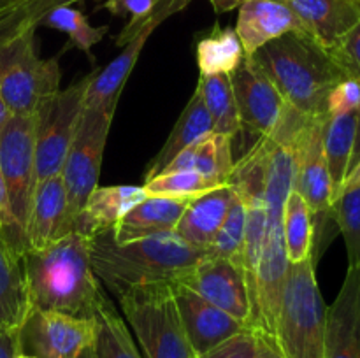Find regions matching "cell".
Instances as JSON below:
<instances>
[{"label": "cell", "mask_w": 360, "mask_h": 358, "mask_svg": "<svg viewBox=\"0 0 360 358\" xmlns=\"http://www.w3.org/2000/svg\"><path fill=\"white\" fill-rule=\"evenodd\" d=\"M355 130H357V112L327 116L323 121V153H326L327 167H329L330 179H333L334 200L343 186L345 178L350 172Z\"/></svg>", "instance_id": "cell-26"}, {"label": "cell", "mask_w": 360, "mask_h": 358, "mask_svg": "<svg viewBox=\"0 0 360 358\" xmlns=\"http://www.w3.org/2000/svg\"><path fill=\"white\" fill-rule=\"evenodd\" d=\"M0 174L14 221L27 237L32 202L37 188L35 114H13L0 133Z\"/></svg>", "instance_id": "cell-9"}, {"label": "cell", "mask_w": 360, "mask_h": 358, "mask_svg": "<svg viewBox=\"0 0 360 358\" xmlns=\"http://www.w3.org/2000/svg\"><path fill=\"white\" fill-rule=\"evenodd\" d=\"M245 49L236 28L214 27L197 42V65L200 76H229L245 62Z\"/></svg>", "instance_id": "cell-27"}, {"label": "cell", "mask_w": 360, "mask_h": 358, "mask_svg": "<svg viewBox=\"0 0 360 358\" xmlns=\"http://www.w3.org/2000/svg\"><path fill=\"white\" fill-rule=\"evenodd\" d=\"M360 107V81L347 77L330 90L327 98V116L357 112Z\"/></svg>", "instance_id": "cell-39"}, {"label": "cell", "mask_w": 360, "mask_h": 358, "mask_svg": "<svg viewBox=\"0 0 360 358\" xmlns=\"http://www.w3.org/2000/svg\"><path fill=\"white\" fill-rule=\"evenodd\" d=\"M246 58L269 76L292 109L313 119L327 118L330 90L347 79L334 56L302 32H288Z\"/></svg>", "instance_id": "cell-3"}, {"label": "cell", "mask_w": 360, "mask_h": 358, "mask_svg": "<svg viewBox=\"0 0 360 358\" xmlns=\"http://www.w3.org/2000/svg\"><path fill=\"white\" fill-rule=\"evenodd\" d=\"M39 27L55 28L69 35V44L67 48H76L81 53L90 56L91 48L102 41L108 35L109 27H94L88 21V18L79 9H74L72 6H62L49 11L41 20Z\"/></svg>", "instance_id": "cell-31"}, {"label": "cell", "mask_w": 360, "mask_h": 358, "mask_svg": "<svg viewBox=\"0 0 360 358\" xmlns=\"http://www.w3.org/2000/svg\"><path fill=\"white\" fill-rule=\"evenodd\" d=\"M190 200L192 199L146 197L112 227V237L118 242H127L174 232Z\"/></svg>", "instance_id": "cell-22"}, {"label": "cell", "mask_w": 360, "mask_h": 358, "mask_svg": "<svg viewBox=\"0 0 360 358\" xmlns=\"http://www.w3.org/2000/svg\"><path fill=\"white\" fill-rule=\"evenodd\" d=\"M0 237L6 239L7 244H9L18 255L23 256L25 251L28 249L27 237H25L21 228L16 225V221H14L13 214H11L9 211V204H7V193H6V186H4L2 174H0Z\"/></svg>", "instance_id": "cell-40"}, {"label": "cell", "mask_w": 360, "mask_h": 358, "mask_svg": "<svg viewBox=\"0 0 360 358\" xmlns=\"http://www.w3.org/2000/svg\"><path fill=\"white\" fill-rule=\"evenodd\" d=\"M264 339L259 330L246 326L199 358H260Z\"/></svg>", "instance_id": "cell-37"}, {"label": "cell", "mask_w": 360, "mask_h": 358, "mask_svg": "<svg viewBox=\"0 0 360 358\" xmlns=\"http://www.w3.org/2000/svg\"><path fill=\"white\" fill-rule=\"evenodd\" d=\"M95 358H141L129 325L120 316L111 300L95 314Z\"/></svg>", "instance_id": "cell-29"}, {"label": "cell", "mask_w": 360, "mask_h": 358, "mask_svg": "<svg viewBox=\"0 0 360 358\" xmlns=\"http://www.w3.org/2000/svg\"><path fill=\"white\" fill-rule=\"evenodd\" d=\"M285 4L306 34L333 51L360 21V0H278Z\"/></svg>", "instance_id": "cell-18"}, {"label": "cell", "mask_w": 360, "mask_h": 358, "mask_svg": "<svg viewBox=\"0 0 360 358\" xmlns=\"http://www.w3.org/2000/svg\"><path fill=\"white\" fill-rule=\"evenodd\" d=\"M357 186H360V160L354 165V167L350 168V172L347 174V178H345V183H343V186H341L338 197H340L343 192H347V190L357 188ZM338 197H336V199H338Z\"/></svg>", "instance_id": "cell-42"}, {"label": "cell", "mask_w": 360, "mask_h": 358, "mask_svg": "<svg viewBox=\"0 0 360 358\" xmlns=\"http://www.w3.org/2000/svg\"><path fill=\"white\" fill-rule=\"evenodd\" d=\"M81 358H95V353H94V347H90V350L86 351V353L83 354V357Z\"/></svg>", "instance_id": "cell-48"}, {"label": "cell", "mask_w": 360, "mask_h": 358, "mask_svg": "<svg viewBox=\"0 0 360 358\" xmlns=\"http://www.w3.org/2000/svg\"><path fill=\"white\" fill-rule=\"evenodd\" d=\"M236 105H238L241 130H246L257 140L269 137L280 126L290 105L285 102L276 84L250 58L229 74Z\"/></svg>", "instance_id": "cell-13"}, {"label": "cell", "mask_w": 360, "mask_h": 358, "mask_svg": "<svg viewBox=\"0 0 360 358\" xmlns=\"http://www.w3.org/2000/svg\"><path fill=\"white\" fill-rule=\"evenodd\" d=\"M227 185V183H225ZM148 197H174V199H195L202 193L218 188L217 183L192 171H167L144 181Z\"/></svg>", "instance_id": "cell-34"}, {"label": "cell", "mask_w": 360, "mask_h": 358, "mask_svg": "<svg viewBox=\"0 0 360 358\" xmlns=\"http://www.w3.org/2000/svg\"><path fill=\"white\" fill-rule=\"evenodd\" d=\"M115 111L112 107H84L77 132L63 161L60 175L65 183L74 220L83 209L88 195L98 186L102 158Z\"/></svg>", "instance_id": "cell-10"}, {"label": "cell", "mask_w": 360, "mask_h": 358, "mask_svg": "<svg viewBox=\"0 0 360 358\" xmlns=\"http://www.w3.org/2000/svg\"><path fill=\"white\" fill-rule=\"evenodd\" d=\"M14 2H18V0H0V11L6 9V7H9L11 4H14Z\"/></svg>", "instance_id": "cell-47"}, {"label": "cell", "mask_w": 360, "mask_h": 358, "mask_svg": "<svg viewBox=\"0 0 360 358\" xmlns=\"http://www.w3.org/2000/svg\"><path fill=\"white\" fill-rule=\"evenodd\" d=\"M323 121L326 119H308L294 137L295 165H297L294 192H297L306 200L311 211L313 227H315V242H313L315 263L327 242L329 225L334 223V188L323 153Z\"/></svg>", "instance_id": "cell-8"}, {"label": "cell", "mask_w": 360, "mask_h": 358, "mask_svg": "<svg viewBox=\"0 0 360 358\" xmlns=\"http://www.w3.org/2000/svg\"><path fill=\"white\" fill-rule=\"evenodd\" d=\"M95 318L30 309L20 329L21 353L35 358H81L95 343Z\"/></svg>", "instance_id": "cell-11"}, {"label": "cell", "mask_w": 360, "mask_h": 358, "mask_svg": "<svg viewBox=\"0 0 360 358\" xmlns=\"http://www.w3.org/2000/svg\"><path fill=\"white\" fill-rule=\"evenodd\" d=\"M323 358H360V267H348L336 300L327 307Z\"/></svg>", "instance_id": "cell-17"}, {"label": "cell", "mask_w": 360, "mask_h": 358, "mask_svg": "<svg viewBox=\"0 0 360 358\" xmlns=\"http://www.w3.org/2000/svg\"><path fill=\"white\" fill-rule=\"evenodd\" d=\"M232 137L211 132L186 147L165 167L167 171H192L217 185H225L234 171ZM162 174V172H160Z\"/></svg>", "instance_id": "cell-23"}, {"label": "cell", "mask_w": 360, "mask_h": 358, "mask_svg": "<svg viewBox=\"0 0 360 358\" xmlns=\"http://www.w3.org/2000/svg\"><path fill=\"white\" fill-rule=\"evenodd\" d=\"M58 58H41L35 30L0 39V97L13 114H35L60 90Z\"/></svg>", "instance_id": "cell-6"}, {"label": "cell", "mask_w": 360, "mask_h": 358, "mask_svg": "<svg viewBox=\"0 0 360 358\" xmlns=\"http://www.w3.org/2000/svg\"><path fill=\"white\" fill-rule=\"evenodd\" d=\"M95 69L55 95L35 111V158L37 183L62 172L69 147L84 111V98Z\"/></svg>", "instance_id": "cell-7"}, {"label": "cell", "mask_w": 360, "mask_h": 358, "mask_svg": "<svg viewBox=\"0 0 360 358\" xmlns=\"http://www.w3.org/2000/svg\"><path fill=\"white\" fill-rule=\"evenodd\" d=\"M11 116H13V112L9 111V107L6 105V102L2 100V97H0V133H2V130L6 128L7 121L11 119Z\"/></svg>", "instance_id": "cell-46"}, {"label": "cell", "mask_w": 360, "mask_h": 358, "mask_svg": "<svg viewBox=\"0 0 360 358\" xmlns=\"http://www.w3.org/2000/svg\"><path fill=\"white\" fill-rule=\"evenodd\" d=\"M74 232L65 183L56 174L37 183L27 225L28 249H42Z\"/></svg>", "instance_id": "cell-16"}, {"label": "cell", "mask_w": 360, "mask_h": 358, "mask_svg": "<svg viewBox=\"0 0 360 358\" xmlns=\"http://www.w3.org/2000/svg\"><path fill=\"white\" fill-rule=\"evenodd\" d=\"M16 358H35V357H32V354H25V353H20V354H18Z\"/></svg>", "instance_id": "cell-49"}, {"label": "cell", "mask_w": 360, "mask_h": 358, "mask_svg": "<svg viewBox=\"0 0 360 358\" xmlns=\"http://www.w3.org/2000/svg\"><path fill=\"white\" fill-rule=\"evenodd\" d=\"M329 53L340 63L347 77L360 81V21Z\"/></svg>", "instance_id": "cell-38"}, {"label": "cell", "mask_w": 360, "mask_h": 358, "mask_svg": "<svg viewBox=\"0 0 360 358\" xmlns=\"http://www.w3.org/2000/svg\"><path fill=\"white\" fill-rule=\"evenodd\" d=\"M234 197V188L227 183L192 199L176 225L174 234L186 244L206 253L217 232L220 230Z\"/></svg>", "instance_id": "cell-21"}, {"label": "cell", "mask_w": 360, "mask_h": 358, "mask_svg": "<svg viewBox=\"0 0 360 358\" xmlns=\"http://www.w3.org/2000/svg\"><path fill=\"white\" fill-rule=\"evenodd\" d=\"M260 358H281L280 351L276 350V344L271 343L269 339H264L262 354H260Z\"/></svg>", "instance_id": "cell-45"}, {"label": "cell", "mask_w": 360, "mask_h": 358, "mask_svg": "<svg viewBox=\"0 0 360 358\" xmlns=\"http://www.w3.org/2000/svg\"><path fill=\"white\" fill-rule=\"evenodd\" d=\"M30 300L25 279L23 256L0 237V329L20 330L25 323Z\"/></svg>", "instance_id": "cell-25"}, {"label": "cell", "mask_w": 360, "mask_h": 358, "mask_svg": "<svg viewBox=\"0 0 360 358\" xmlns=\"http://www.w3.org/2000/svg\"><path fill=\"white\" fill-rule=\"evenodd\" d=\"M360 160V107L357 111V130H355V144H354V153H352L350 168Z\"/></svg>", "instance_id": "cell-44"}, {"label": "cell", "mask_w": 360, "mask_h": 358, "mask_svg": "<svg viewBox=\"0 0 360 358\" xmlns=\"http://www.w3.org/2000/svg\"><path fill=\"white\" fill-rule=\"evenodd\" d=\"M172 293L181 316L186 340L195 358L202 357L229 337L246 329L238 319L218 309L185 284L172 283Z\"/></svg>", "instance_id": "cell-15"}, {"label": "cell", "mask_w": 360, "mask_h": 358, "mask_svg": "<svg viewBox=\"0 0 360 358\" xmlns=\"http://www.w3.org/2000/svg\"><path fill=\"white\" fill-rule=\"evenodd\" d=\"M146 197L144 186H97L88 195L83 209L77 213L74 220V232L94 237L102 232L112 230V227Z\"/></svg>", "instance_id": "cell-20"}, {"label": "cell", "mask_w": 360, "mask_h": 358, "mask_svg": "<svg viewBox=\"0 0 360 358\" xmlns=\"http://www.w3.org/2000/svg\"><path fill=\"white\" fill-rule=\"evenodd\" d=\"M81 0H18L0 11V39L11 37L23 30H37L39 23L49 11L72 6Z\"/></svg>", "instance_id": "cell-33"}, {"label": "cell", "mask_w": 360, "mask_h": 358, "mask_svg": "<svg viewBox=\"0 0 360 358\" xmlns=\"http://www.w3.org/2000/svg\"><path fill=\"white\" fill-rule=\"evenodd\" d=\"M195 90L199 91L204 107L207 109V114L213 121V132L234 139L241 132V121H239L238 105L227 74L200 76Z\"/></svg>", "instance_id": "cell-28"}, {"label": "cell", "mask_w": 360, "mask_h": 358, "mask_svg": "<svg viewBox=\"0 0 360 358\" xmlns=\"http://www.w3.org/2000/svg\"><path fill=\"white\" fill-rule=\"evenodd\" d=\"M234 188V186H232ZM236 192V190H234ZM245 230H246V207L241 197L236 192L234 200L231 204L227 216L221 223L206 249L207 256L213 258H225L243 267V248H245Z\"/></svg>", "instance_id": "cell-32"}, {"label": "cell", "mask_w": 360, "mask_h": 358, "mask_svg": "<svg viewBox=\"0 0 360 358\" xmlns=\"http://www.w3.org/2000/svg\"><path fill=\"white\" fill-rule=\"evenodd\" d=\"M190 2L192 0H160L146 25L123 46L122 53L116 58H112L102 70L95 69L90 86H88L86 98H84V107L116 109L123 86L129 81L130 72L136 67L137 58H139L150 35L157 30L158 25L164 23L172 14L185 9Z\"/></svg>", "instance_id": "cell-14"}, {"label": "cell", "mask_w": 360, "mask_h": 358, "mask_svg": "<svg viewBox=\"0 0 360 358\" xmlns=\"http://www.w3.org/2000/svg\"><path fill=\"white\" fill-rule=\"evenodd\" d=\"M283 234L290 265L313 258L315 227H313L311 211L306 200L294 190L287 197L283 207Z\"/></svg>", "instance_id": "cell-30"}, {"label": "cell", "mask_w": 360, "mask_h": 358, "mask_svg": "<svg viewBox=\"0 0 360 358\" xmlns=\"http://www.w3.org/2000/svg\"><path fill=\"white\" fill-rule=\"evenodd\" d=\"M245 326H255V304L241 265L225 258L204 256L181 281Z\"/></svg>", "instance_id": "cell-12"}, {"label": "cell", "mask_w": 360, "mask_h": 358, "mask_svg": "<svg viewBox=\"0 0 360 358\" xmlns=\"http://www.w3.org/2000/svg\"><path fill=\"white\" fill-rule=\"evenodd\" d=\"M315 265V260L308 258L288 267L274 330L281 358H323L327 305Z\"/></svg>", "instance_id": "cell-4"}, {"label": "cell", "mask_w": 360, "mask_h": 358, "mask_svg": "<svg viewBox=\"0 0 360 358\" xmlns=\"http://www.w3.org/2000/svg\"><path fill=\"white\" fill-rule=\"evenodd\" d=\"M236 32L246 56L288 32L306 34L295 14L278 0H248L243 4L238 9Z\"/></svg>", "instance_id": "cell-19"}, {"label": "cell", "mask_w": 360, "mask_h": 358, "mask_svg": "<svg viewBox=\"0 0 360 358\" xmlns=\"http://www.w3.org/2000/svg\"><path fill=\"white\" fill-rule=\"evenodd\" d=\"M127 325L146 358H195L176 305L172 283L146 284L118 297Z\"/></svg>", "instance_id": "cell-5"}, {"label": "cell", "mask_w": 360, "mask_h": 358, "mask_svg": "<svg viewBox=\"0 0 360 358\" xmlns=\"http://www.w3.org/2000/svg\"><path fill=\"white\" fill-rule=\"evenodd\" d=\"M90 242L88 235L70 232L46 248L25 251L30 309L95 318L109 297L91 265Z\"/></svg>", "instance_id": "cell-1"}, {"label": "cell", "mask_w": 360, "mask_h": 358, "mask_svg": "<svg viewBox=\"0 0 360 358\" xmlns=\"http://www.w3.org/2000/svg\"><path fill=\"white\" fill-rule=\"evenodd\" d=\"M211 132H213V121H211L210 114H207V109L204 107V102L200 98L199 91L195 90V93L190 97L188 104L185 105L183 112L179 114L178 121H176L174 128L169 133L164 146L160 147V151L148 164L144 179L148 181V179L164 172L165 167L181 151H185L186 147L192 146L193 142H197V140L202 139L204 135Z\"/></svg>", "instance_id": "cell-24"}, {"label": "cell", "mask_w": 360, "mask_h": 358, "mask_svg": "<svg viewBox=\"0 0 360 358\" xmlns=\"http://www.w3.org/2000/svg\"><path fill=\"white\" fill-rule=\"evenodd\" d=\"M333 218L345 239L348 267H360V186L347 190L334 200Z\"/></svg>", "instance_id": "cell-35"}, {"label": "cell", "mask_w": 360, "mask_h": 358, "mask_svg": "<svg viewBox=\"0 0 360 358\" xmlns=\"http://www.w3.org/2000/svg\"><path fill=\"white\" fill-rule=\"evenodd\" d=\"M207 2L213 6L214 13L221 14V13H231V11L239 9V7H241L245 2H248V0H207Z\"/></svg>", "instance_id": "cell-43"}, {"label": "cell", "mask_w": 360, "mask_h": 358, "mask_svg": "<svg viewBox=\"0 0 360 358\" xmlns=\"http://www.w3.org/2000/svg\"><path fill=\"white\" fill-rule=\"evenodd\" d=\"M160 0H105L98 9H105L112 16H129V23L122 28L116 37V46L123 48L150 20L151 13Z\"/></svg>", "instance_id": "cell-36"}, {"label": "cell", "mask_w": 360, "mask_h": 358, "mask_svg": "<svg viewBox=\"0 0 360 358\" xmlns=\"http://www.w3.org/2000/svg\"><path fill=\"white\" fill-rule=\"evenodd\" d=\"M90 255L101 283L118 298L137 286L178 283L206 253L174 232L118 242L108 230L91 237Z\"/></svg>", "instance_id": "cell-2"}, {"label": "cell", "mask_w": 360, "mask_h": 358, "mask_svg": "<svg viewBox=\"0 0 360 358\" xmlns=\"http://www.w3.org/2000/svg\"><path fill=\"white\" fill-rule=\"evenodd\" d=\"M20 353V330L0 329V358H16Z\"/></svg>", "instance_id": "cell-41"}]
</instances>
